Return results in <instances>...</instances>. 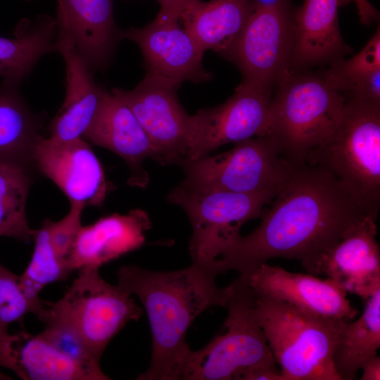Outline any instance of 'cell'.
Wrapping results in <instances>:
<instances>
[{
  "label": "cell",
  "instance_id": "cell-20",
  "mask_svg": "<svg viewBox=\"0 0 380 380\" xmlns=\"http://www.w3.org/2000/svg\"><path fill=\"white\" fill-rule=\"evenodd\" d=\"M149 227L147 215L140 210L125 215L113 214L82 226L67 260L69 272L99 269L140 247L145 240L144 232Z\"/></svg>",
  "mask_w": 380,
  "mask_h": 380
},
{
  "label": "cell",
  "instance_id": "cell-6",
  "mask_svg": "<svg viewBox=\"0 0 380 380\" xmlns=\"http://www.w3.org/2000/svg\"><path fill=\"white\" fill-rule=\"evenodd\" d=\"M227 332L193 350L184 379L239 380L260 367H277L256 311V296L241 274L232 283Z\"/></svg>",
  "mask_w": 380,
  "mask_h": 380
},
{
  "label": "cell",
  "instance_id": "cell-32",
  "mask_svg": "<svg viewBox=\"0 0 380 380\" xmlns=\"http://www.w3.org/2000/svg\"><path fill=\"white\" fill-rule=\"evenodd\" d=\"M350 2L355 4L362 23L368 25L379 18L378 11L368 0H341V5Z\"/></svg>",
  "mask_w": 380,
  "mask_h": 380
},
{
  "label": "cell",
  "instance_id": "cell-12",
  "mask_svg": "<svg viewBox=\"0 0 380 380\" xmlns=\"http://www.w3.org/2000/svg\"><path fill=\"white\" fill-rule=\"evenodd\" d=\"M271 92L240 83L222 104L192 115V140L186 159L208 156L220 146L269 135Z\"/></svg>",
  "mask_w": 380,
  "mask_h": 380
},
{
  "label": "cell",
  "instance_id": "cell-28",
  "mask_svg": "<svg viewBox=\"0 0 380 380\" xmlns=\"http://www.w3.org/2000/svg\"><path fill=\"white\" fill-rule=\"evenodd\" d=\"M37 317L44 324L39 336L57 352L82 369L90 380L109 379L101 369L100 360L92 354L70 322L49 306L45 307Z\"/></svg>",
  "mask_w": 380,
  "mask_h": 380
},
{
  "label": "cell",
  "instance_id": "cell-3",
  "mask_svg": "<svg viewBox=\"0 0 380 380\" xmlns=\"http://www.w3.org/2000/svg\"><path fill=\"white\" fill-rule=\"evenodd\" d=\"M305 163L330 171L362 208L377 218L380 207V103L346 99L334 132Z\"/></svg>",
  "mask_w": 380,
  "mask_h": 380
},
{
  "label": "cell",
  "instance_id": "cell-25",
  "mask_svg": "<svg viewBox=\"0 0 380 380\" xmlns=\"http://www.w3.org/2000/svg\"><path fill=\"white\" fill-rule=\"evenodd\" d=\"M362 315L344 321L338 332L333 361L341 380H354L363 363L380 348V289L367 300Z\"/></svg>",
  "mask_w": 380,
  "mask_h": 380
},
{
  "label": "cell",
  "instance_id": "cell-10",
  "mask_svg": "<svg viewBox=\"0 0 380 380\" xmlns=\"http://www.w3.org/2000/svg\"><path fill=\"white\" fill-rule=\"evenodd\" d=\"M49 306L72 324L99 360L115 335L142 314L130 293L108 283L99 269L92 268L78 270L64 296Z\"/></svg>",
  "mask_w": 380,
  "mask_h": 380
},
{
  "label": "cell",
  "instance_id": "cell-2",
  "mask_svg": "<svg viewBox=\"0 0 380 380\" xmlns=\"http://www.w3.org/2000/svg\"><path fill=\"white\" fill-rule=\"evenodd\" d=\"M219 274L214 264L200 262L169 272L135 265L119 268L118 285L140 299L151 331V363L137 379H184L193 351L186 342L187 329L203 311L212 306L226 307L228 301L231 286H217Z\"/></svg>",
  "mask_w": 380,
  "mask_h": 380
},
{
  "label": "cell",
  "instance_id": "cell-27",
  "mask_svg": "<svg viewBox=\"0 0 380 380\" xmlns=\"http://www.w3.org/2000/svg\"><path fill=\"white\" fill-rule=\"evenodd\" d=\"M31 185L30 171L13 165L0 164V237L7 236L23 242L33 239L26 203Z\"/></svg>",
  "mask_w": 380,
  "mask_h": 380
},
{
  "label": "cell",
  "instance_id": "cell-35",
  "mask_svg": "<svg viewBox=\"0 0 380 380\" xmlns=\"http://www.w3.org/2000/svg\"><path fill=\"white\" fill-rule=\"evenodd\" d=\"M25 1H32V0H25Z\"/></svg>",
  "mask_w": 380,
  "mask_h": 380
},
{
  "label": "cell",
  "instance_id": "cell-8",
  "mask_svg": "<svg viewBox=\"0 0 380 380\" xmlns=\"http://www.w3.org/2000/svg\"><path fill=\"white\" fill-rule=\"evenodd\" d=\"M279 189L253 193L199 189L179 184L168 194L170 203L182 208L191 222L192 262L213 263L239 236L247 221L260 216Z\"/></svg>",
  "mask_w": 380,
  "mask_h": 380
},
{
  "label": "cell",
  "instance_id": "cell-21",
  "mask_svg": "<svg viewBox=\"0 0 380 380\" xmlns=\"http://www.w3.org/2000/svg\"><path fill=\"white\" fill-rule=\"evenodd\" d=\"M341 0H304L292 13L291 70L331 63L350 52L338 26Z\"/></svg>",
  "mask_w": 380,
  "mask_h": 380
},
{
  "label": "cell",
  "instance_id": "cell-16",
  "mask_svg": "<svg viewBox=\"0 0 380 380\" xmlns=\"http://www.w3.org/2000/svg\"><path fill=\"white\" fill-rule=\"evenodd\" d=\"M376 219L367 216L352 226L321 257L317 275L325 274L346 293L364 300L380 289V249Z\"/></svg>",
  "mask_w": 380,
  "mask_h": 380
},
{
  "label": "cell",
  "instance_id": "cell-1",
  "mask_svg": "<svg viewBox=\"0 0 380 380\" xmlns=\"http://www.w3.org/2000/svg\"><path fill=\"white\" fill-rule=\"evenodd\" d=\"M272 201L261 211L260 224L219 255L215 265L221 273L234 270L247 275L281 258L298 260L317 275L322 255L352 226L372 217L330 171L316 165H295Z\"/></svg>",
  "mask_w": 380,
  "mask_h": 380
},
{
  "label": "cell",
  "instance_id": "cell-13",
  "mask_svg": "<svg viewBox=\"0 0 380 380\" xmlns=\"http://www.w3.org/2000/svg\"><path fill=\"white\" fill-rule=\"evenodd\" d=\"M34 165L64 193L70 204L85 208L103 203L108 184L100 160L84 139L57 141L42 137Z\"/></svg>",
  "mask_w": 380,
  "mask_h": 380
},
{
  "label": "cell",
  "instance_id": "cell-11",
  "mask_svg": "<svg viewBox=\"0 0 380 380\" xmlns=\"http://www.w3.org/2000/svg\"><path fill=\"white\" fill-rule=\"evenodd\" d=\"M181 84L146 73L134 89L115 87L111 91L133 112L156 150L157 162L163 165H179L191 144L192 115L178 99Z\"/></svg>",
  "mask_w": 380,
  "mask_h": 380
},
{
  "label": "cell",
  "instance_id": "cell-18",
  "mask_svg": "<svg viewBox=\"0 0 380 380\" xmlns=\"http://www.w3.org/2000/svg\"><path fill=\"white\" fill-rule=\"evenodd\" d=\"M82 138L124 159L130 172L129 185L144 188L148 184L142 163L148 158L157 161L156 150L128 106L108 90Z\"/></svg>",
  "mask_w": 380,
  "mask_h": 380
},
{
  "label": "cell",
  "instance_id": "cell-17",
  "mask_svg": "<svg viewBox=\"0 0 380 380\" xmlns=\"http://www.w3.org/2000/svg\"><path fill=\"white\" fill-rule=\"evenodd\" d=\"M55 19L57 34L72 42L88 69L105 70L122 40L113 0H57Z\"/></svg>",
  "mask_w": 380,
  "mask_h": 380
},
{
  "label": "cell",
  "instance_id": "cell-15",
  "mask_svg": "<svg viewBox=\"0 0 380 380\" xmlns=\"http://www.w3.org/2000/svg\"><path fill=\"white\" fill-rule=\"evenodd\" d=\"M122 39L137 43L146 73L182 83L209 82L213 74L203 65V55L178 21L157 18L145 27L121 31Z\"/></svg>",
  "mask_w": 380,
  "mask_h": 380
},
{
  "label": "cell",
  "instance_id": "cell-9",
  "mask_svg": "<svg viewBox=\"0 0 380 380\" xmlns=\"http://www.w3.org/2000/svg\"><path fill=\"white\" fill-rule=\"evenodd\" d=\"M257 2L241 33L220 55L239 68L241 83L272 92L291 71L293 13L287 0Z\"/></svg>",
  "mask_w": 380,
  "mask_h": 380
},
{
  "label": "cell",
  "instance_id": "cell-5",
  "mask_svg": "<svg viewBox=\"0 0 380 380\" xmlns=\"http://www.w3.org/2000/svg\"><path fill=\"white\" fill-rule=\"evenodd\" d=\"M255 296L260 324L284 380H341L333 355L343 320L312 315L283 301Z\"/></svg>",
  "mask_w": 380,
  "mask_h": 380
},
{
  "label": "cell",
  "instance_id": "cell-31",
  "mask_svg": "<svg viewBox=\"0 0 380 380\" xmlns=\"http://www.w3.org/2000/svg\"><path fill=\"white\" fill-rule=\"evenodd\" d=\"M160 4L157 18L164 20H179L181 13L191 0H156Z\"/></svg>",
  "mask_w": 380,
  "mask_h": 380
},
{
  "label": "cell",
  "instance_id": "cell-23",
  "mask_svg": "<svg viewBox=\"0 0 380 380\" xmlns=\"http://www.w3.org/2000/svg\"><path fill=\"white\" fill-rule=\"evenodd\" d=\"M20 82L4 80L0 86V164L30 171L43 116L32 112L20 92Z\"/></svg>",
  "mask_w": 380,
  "mask_h": 380
},
{
  "label": "cell",
  "instance_id": "cell-24",
  "mask_svg": "<svg viewBox=\"0 0 380 380\" xmlns=\"http://www.w3.org/2000/svg\"><path fill=\"white\" fill-rule=\"evenodd\" d=\"M13 34V38L0 36V77L21 83L42 56L56 51V21L45 14L23 18Z\"/></svg>",
  "mask_w": 380,
  "mask_h": 380
},
{
  "label": "cell",
  "instance_id": "cell-14",
  "mask_svg": "<svg viewBox=\"0 0 380 380\" xmlns=\"http://www.w3.org/2000/svg\"><path fill=\"white\" fill-rule=\"evenodd\" d=\"M243 276L255 295L283 301L304 312L343 321L357 314L347 293L328 278L291 272L267 262Z\"/></svg>",
  "mask_w": 380,
  "mask_h": 380
},
{
  "label": "cell",
  "instance_id": "cell-7",
  "mask_svg": "<svg viewBox=\"0 0 380 380\" xmlns=\"http://www.w3.org/2000/svg\"><path fill=\"white\" fill-rule=\"evenodd\" d=\"M179 166L187 187L253 194L279 189L295 164L283 155L270 135L249 138L230 150L197 159H185Z\"/></svg>",
  "mask_w": 380,
  "mask_h": 380
},
{
  "label": "cell",
  "instance_id": "cell-30",
  "mask_svg": "<svg viewBox=\"0 0 380 380\" xmlns=\"http://www.w3.org/2000/svg\"><path fill=\"white\" fill-rule=\"evenodd\" d=\"M84 208V207L78 204H70L68 213L63 219L58 222L46 220L44 222L49 243L56 256L68 270L67 260L78 232L82 226L81 221Z\"/></svg>",
  "mask_w": 380,
  "mask_h": 380
},
{
  "label": "cell",
  "instance_id": "cell-19",
  "mask_svg": "<svg viewBox=\"0 0 380 380\" xmlns=\"http://www.w3.org/2000/svg\"><path fill=\"white\" fill-rule=\"evenodd\" d=\"M56 50L65 67V95L61 107L49 124V138L69 141L82 138L103 101L107 90L92 77L72 42L57 34Z\"/></svg>",
  "mask_w": 380,
  "mask_h": 380
},
{
  "label": "cell",
  "instance_id": "cell-4",
  "mask_svg": "<svg viewBox=\"0 0 380 380\" xmlns=\"http://www.w3.org/2000/svg\"><path fill=\"white\" fill-rule=\"evenodd\" d=\"M277 87L270 102L269 135L287 160L305 164L311 151L336 129L346 99L321 74L291 70Z\"/></svg>",
  "mask_w": 380,
  "mask_h": 380
},
{
  "label": "cell",
  "instance_id": "cell-29",
  "mask_svg": "<svg viewBox=\"0 0 380 380\" xmlns=\"http://www.w3.org/2000/svg\"><path fill=\"white\" fill-rule=\"evenodd\" d=\"M44 308L42 300L32 299L25 293L20 276L0 264V331L7 332L11 324L27 313L38 316Z\"/></svg>",
  "mask_w": 380,
  "mask_h": 380
},
{
  "label": "cell",
  "instance_id": "cell-22",
  "mask_svg": "<svg viewBox=\"0 0 380 380\" xmlns=\"http://www.w3.org/2000/svg\"><path fill=\"white\" fill-rule=\"evenodd\" d=\"M256 0H191L181 13L184 30L201 54L225 51L242 31Z\"/></svg>",
  "mask_w": 380,
  "mask_h": 380
},
{
  "label": "cell",
  "instance_id": "cell-34",
  "mask_svg": "<svg viewBox=\"0 0 380 380\" xmlns=\"http://www.w3.org/2000/svg\"><path fill=\"white\" fill-rule=\"evenodd\" d=\"M361 380L380 379V357L377 355L366 360L361 367Z\"/></svg>",
  "mask_w": 380,
  "mask_h": 380
},
{
  "label": "cell",
  "instance_id": "cell-26",
  "mask_svg": "<svg viewBox=\"0 0 380 380\" xmlns=\"http://www.w3.org/2000/svg\"><path fill=\"white\" fill-rule=\"evenodd\" d=\"M324 80L346 99L380 103L379 27L357 54L330 63L322 74Z\"/></svg>",
  "mask_w": 380,
  "mask_h": 380
},
{
  "label": "cell",
  "instance_id": "cell-33",
  "mask_svg": "<svg viewBox=\"0 0 380 380\" xmlns=\"http://www.w3.org/2000/svg\"><path fill=\"white\" fill-rule=\"evenodd\" d=\"M239 380H284L277 367H260L243 374Z\"/></svg>",
  "mask_w": 380,
  "mask_h": 380
}]
</instances>
